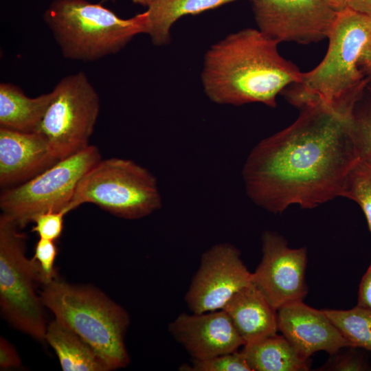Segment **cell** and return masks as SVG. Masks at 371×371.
I'll list each match as a JSON object with an SVG mask.
<instances>
[{"label":"cell","mask_w":371,"mask_h":371,"mask_svg":"<svg viewBox=\"0 0 371 371\" xmlns=\"http://www.w3.org/2000/svg\"><path fill=\"white\" fill-rule=\"evenodd\" d=\"M297 120L260 142L243 168L245 190L257 205L281 213L344 196L348 175L360 157L346 116L314 104L300 108Z\"/></svg>","instance_id":"obj_1"},{"label":"cell","mask_w":371,"mask_h":371,"mask_svg":"<svg viewBox=\"0 0 371 371\" xmlns=\"http://www.w3.org/2000/svg\"><path fill=\"white\" fill-rule=\"evenodd\" d=\"M278 43L259 29L247 28L213 44L201 74L207 98L218 104L275 107L277 95L299 82L302 74L280 54Z\"/></svg>","instance_id":"obj_2"},{"label":"cell","mask_w":371,"mask_h":371,"mask_svg":"<svg viewBox=\"0 0 371 371\" xmlns=\"http://www.w3.org/2000/svg\"><path fill=\"white\" fill-rule=\"evenodd\" d=\"M322 60L302 74L299 82L286 87L287 100L299 109L320 104L352 116L365 80L359 65L371 43V16L348 8L338 12Z\"/></svg>","instance_id":"obj_3"},{"label":"cell","mask_w":371,"mask_h":371,"mask_svg":"<svg viewBox=\"0 0 371 371\" xmlns=\"http://www.w3.org/2000/svg\"><path fill=\"white\" fill-rule=\"evenodd\" d=\"M41 298L55 319L92 346L111 370L126 367L128 313L100 291L58 278L43 286Z\"/></svg>","instance_id":"obj_4"},{"label":"cell","mask_w":371,"mask_h":371,"mask_svg":"<svg viewBox=\"0 0 371 371\" xmlns=\"http://www.w3.org/2000/svg\"><path fill=\"white\" fill-rule=\"evenodd\" d=\"M43 19L63 56L81 61L117 53L146 27L145 12L123 19L87 0H53Z\"/></svg>","instance_id":"obj_5"},{"label":"cell","mask_w":371,"mask_h":371,"mask_svg":"<svg viewBox=\"0 0 371 371\" xmlns=\"http://www.w3.org/2000/svg\"><path fill=\"white\" fill-rule=\"evenodd\" d=\"M84 203L135 220L160 209L162 201L157 179L148 169L131 159L111 157L99 161L82 177L68 210Z\"/></svg>","instance_id":"obj_6"},{"label":"cell","mask_w":371,"mask_h":371,"mask_svg":"<svg viewBox=\"0 0 371 371\" xmlns=\"http://www.w3.org/2000/svg\"><path fill=\"white\" fill-rule=\"evenodd\" d=\"M11 220L0 216V304L19 330L43 341L47 328L36 284H43L38 263L25 255V235Z\"/></svg>","instance_id":"obj_7"},{"label":"cell","mask_w":371,"mask_h":371,"mask_svg":"<svg viewBox=\"0 0 371 371\" xmlns=\"http://www.w3.org/2000/svg\"><path fill=\"white\" fill-rule=\"evenodd\" d=\"M101 159L98 147L89 145L30 180L3 190L1 214L23 229L41 214L62 210L69 212L68 206L78 183Z\"/></svg>","instance_id":"obj_8"},{"label":"cell","mask_w":371,"mask_h":371,"mask_svg":"<svg viewBox=\"0 0 371 371\" xmlns=\"http://www.w3.org/2000/svg\"><path fill=\"white\" fill-rule=\"evenodd\" d=\"M52 93L39 132L47 139L52 155L60 160L89 146L100 99L82 71L62 78Z\"/></svg>","instance_id":"obj_9"},{"label":"cell","mask_w":371,"mask_h":371,"mask_svg":"<svg viewBox=\"0 0 371 371\" xmlns=\"http://www.w3.org/2000/svg\"><path fill=\"white\" fill-rule=\"evenodd\" d=\"M251 1L258 29L278 43L328 38L338 13L326 0Z\"/></svg>","instance_id":"obj_10"},{"label":"cell","mask_w":371,"mask_h":371,"mask_svg":"<svg viewBox=\"0 0 371 371\" xmlns=\"http://www.w3.org/2000/svg\"><path fill=\"white\" fill-rule=\"evenodd\" d=\"M251 276L236 247L216 244L203 254L185 300L192 313L223 309L236 293L251 283Z\"/></svg>","instance_id":"obj_11"},{"label":"cell","mask_w":371,"mask_h":371,"mask_svg":"<svg viewBox=\"0 0 371 371\" xmlns=\"http://www.w3.org/2000/svg\"><path fill=\"white\" fill-rule=\"evenodd\" d=\"M262 259L252 273L251 282L276 308L303 301L306 283L307 249L291 248L278 234L266 231L262 236Z\"/></svg>","instance_id":"obj_12"},{"label":"cell","mask_w":371,"mask_h":371,"mask_svg":"<svg viewBox=\"0 0 371 371\" xmlns=\"http://www.w3.org/2000/svg\"><path fill=\"white\" fill-rule=\"evenodd\" d=\"M278 326L305 359L317 352L332 355L341 348L353 347L322 309L314 308L303 301L293 302L278 309Z\"/></svg>","instance_id":"obj_13"},{"label":"cell","mask_w":371,"mask_h":371,"mask_svg":"<svg viewBox=\"0 0 371 371\" xmlns=\"http://www.w3.org/2000/svg\"><path fill=\"white\" fill-rule=\"evenodd\" d=\"M192 359H204L238 350L245 342L223 309L180 314L168 326Z\"/></svg>","instance_id":"obj_14"},{"label":"cell","mask_w":371,"mask_h":371,"mask_svg":"<svg viewBox=\"0 0 371 371\" xmlns=\"http://www.w3.org/2000/svg\"><path fill=\"white\" fill-rule=\"evenodd\" d=\"M58 161L41 133L0 128V186L3 190L30 180Z\"/></svg>","instance_id":"obj_15"},{"label":"cell","mask_w":371,"mask_h":371,"mask_svg":"<svg viewBox=\"0 0 371 371\" xmlns=\"http://www.w3.org/2000/svg\"><path fill=\"white\" fill-rule=\"evenodd\" d=\"M223 310L245 344L278 331V310L252 282L236 293Z\"/></svg>","instance_id":"obj_16"},{"label":"cell","mask_w":371,"mask_h":371,"mask_svg":"<svg viewBox=\"0 0 371 371\" xmlns=\"http://www.w3.org/2000/svg\"><path fill=\"white\" fill-rule=\"evenodd\" d=\"M52 98V91L30 98L16 85L1 83L0 128L23 133L39 132Z\"/></svg>","instance_id":"obj_17"},{"label":"cell","mask_w":371,"mask_h":371,"mask_svg":"<svg viewBox=\"0 0 371 371\" xmlns=\"http://www.w3.org/2000/svg\"><path fill=\"white\" fill-rule=\"evenodd\" d=\"M45 340L54 350L64 371L111 370L92 346L56 319L47 326Z\"/></svg>","instance_id":"obj_18"},{"label":"cell","mask_w":371,"mask_h":371,"mask_svg":"<svg viewBox=\"0 0 371 371\" xmlns=\"http://www.w3.org/2000/svg\"><path fill=\"white\" fill-rule=\"evenodd\" d=\"M240 352L252 371H307L311 367V359L300 357L277 333L245 344Z\"/></svg>","instance_id":"obj_19"},{"label":"cell","mask_w":371,"mask_h":371,"mask_svg":"<svg viewBox=\"0 0 371 371\" xmlns=\"http://www.w3.org/2000/svg\"><path fill=\"white\" fill-rule=\"evenodd\" d=\"M237 0H154L147 6L145 32L157 46L170 41L171 27L180 18L196 14Z\"/></svg>","instance_id":"obj_20"},{"label":"cell","mask_w":371,"mask_h":371,"mask_svg":"<svg viewBox=\"0 0 371 371\" xmlns=\"http://www.w3.org/2000/svg\"><path fill=\"white\" fill-rule=\"evenodd\" d=\"M353 347L371 352V310L358 306L347 310L322 309Z\"/></svg>","instance_id":"obj_21"},{"label":"cell","mask_w":371,"mask_h":371,"mask_svg":"<svg viewBox=\"0 0 371 371\" xmlns=\"http://www.w3.org/2000/svg\"><path fill=\"white\" fill-rule=\"evenodd\" d=\"M343 197L361 207L371 234V159L360 157L357 160L348 175Z\"/></svg>","instance_id":"obj_22"},{"label":"cell","mask_w":371,"mask_h":371,"mask_svg":"<svg viewBox=\"0 0 371 371\" xmlns=\"http://www.w3.org/2000/svg\"><path fill=\"white\" fill-rule=\"evenodd\" d=\"M183 371H252L240 351H235L204 359H192L191 365L179 367Z\"/></svg>","instance_id":"obj_23"},{"label":"cell","mask_w":371,"mask_h":371,"mask_svg":"<svg viewBox=\"0 0 371 371\" xmlns=\"http://www.w3.org/2000/svg\"><path fill=\"white\" fill-rule=\"evenodd\" d=\"M67 210L49 211L36 216L32 231L37 233L41 238L55 241L63 230L64 217L68 214Z\"/></svg>","instance_id":"obj_24"},{"label":"cell","mask_w":371,"mask_h":371,"mask_svg":"<svg viewBox=\"0 0 371 371\" xmlns=\"http://www.w3.org/2000/svg\"><path fill=\"white\" fill-rule=\"evenodd\" d=\"M58 249L54 241L39 238L34 251L33 258L38 263L43 276V284L46 285L58 278L54 267Z\"/></svg>","instance_id":"obj_25"},{"label":"cell","mask_w":371,"mask_h":371,"mask_svg":"<svg viewBox=\"0 0 371 371\" xmlns=\"http://www.w3.org/2000/svg\"><path fill=\"white\" fill-rule=\"evenodd\" d=\"M330 355L328 360L318 370L365 371L370 368L363 357L351 350L341 352L340 349Z\"/></svg>","instance_id":"obj_26"},{"label":"cell","mask_w":371,"mask_h":371,"mask_svg":"<svg viewBox=\"0 0 371 371\" xmlns=\"http://www.w3.org/2000/svg\"><path fill=\"white\" fill-rule=\"evenodd\" d=\"M352 127L360 157L371 159V104L361 114L354 111Z\"/></svg>","instance_id":"obj_27"},{"label":"cell","mask_w":371,"mask_h":371,"mask_svg":"<svg viewBox=\"0 0 371 371\" xmlns=\"http://www.w3.org/2000/svg\"><path fill=\"white\" fill-rule=\"evenodd\" d=\"M20 358L14 347L4 338L0 340V366L2 369L19 367Z\"/></svg>","instance_id":"obj_28"},{"label":"cell","mask_w":371,"mask_h":371,"mask_svg":"<svg viewBox=\"0 0 371 371\" xmlns=\"http://www.w3.org/2000/svg\"><path fill=\"white\" fill-rule=\"evenodd\" d=\"M357 305L371 310V262L359 284Z\"/></svg>","instance_id":"obj_29"},{"label":"cell","mask_w":371,"mask_h":371,"mask_svg":"<svg viewBox=\"0 0 371 371\" xmlns=\"http://www.w3.org/2000/svg\"><path fill=\"white\" fill-rule=\"evenodd\" d=\"M347 8L371 16V0H348Z\"/></svg>","instance_id":"obj_30"},{"label":"cell","mask_w":371,"mask_h":371,"mask_svg":"<svg viewBox=\"0 0 371 371\" xmlns=\"http://www.w3.org/2000/svg\"><path fill=\"white\" fill-rule=\"evenodd\" d=\"M361 65L371 73V43L366 49L362 57Z\"/></svg>","instance_id":"obj_31"},{"label":"cell","mask_w":371,"mask_h":371,"mask_svg":"<svg viewBox=\"0 0 371 371\" xmlns=\"http://www.w3.org/2000/svg\"><path fill=\"white\" fill-rule=\"evenodd\" d=\"M326 1L337 12L347 8L348 0H326Z\"/></svg>","instance_id":"obj_32"},{"label":"cell","mask_w":371,"mask_h":371,"mask_svg":"<svg viewBox=\"0 0 371 371\" xmlns=\"http://www.w3.org/2000/svg\"><path fill=\"white\" fill-rule=\"evenodd\" d=\"M135 4L141 5L143 6L149 5L154 0H131Z\"/></svg>","instance_id":"obj_33"},{"label":"cell","mask_w":371,"mask_h":371,"mask_svg":"<svg viewBox=\"0 0 371 371\" xmlns=\"http://www.w3.org/2000/svg\"><path fill=\"white\" fill-rule=\"evenodd\" d=\"M103 1H106V0H103Z\"/></svg>","instance_id":"obj_34"}]
</instances>
